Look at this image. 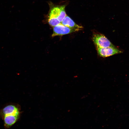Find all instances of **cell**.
<instances>
[{"mask_svg": "<svg viewBox=\"0 0 129 129\" xmlns=\"http://www.w3.org/2000/svg\"><path fill=\"white\" fill-rule=\"evenodd\" d=\"M92 40L97 47H115L105 36L101 33H94Z\"/></svg>", "mask_w": 129, "mask_h": 129, "instance_id": "cell-2", "label": "cell"}, {"mask_svg": "<svg viewBox=\"0 0 129 129\" xmlns=\"http://www.w3.org/2000/svg\"><path fill=\"white\" fill-rule=\"evenodd\" d=\"M50 10L48 18L57 19L61 23L67 15L65 10V5H58L51 2L49 3Z\"/></svg>", "mask_w": 129, "mask_h": 129, "instance_id": "cell-1", "label": "cell"}, {"mask_svg": "<svg viewBox=\"0 0 129 129\" xmlns=\"http://www.w3.org/2000/svg\"><path fill=\"white\" fill-rule=\"evenodd\" d=\"M98 54L100 56L106 57L122 53L123 52L115 47H108L105 48L97 47Z\"/></svg>", "mask_w": 129, "mask_h": 129, "instance_id": "cell-5", "label": "cell"}, {"mask_svg": "<svg viewBox=\"0 0 129 129\" xmlns=\"http://www.w3.org/2000/svg\"><path fill=\"white\" fill-rule=\"evenodd\" d=\"M20 112L9 113L2 115L4 121L5 127L10 128L17 121L19 118Z\"/></svg>", "mask_w": 129, "mask_h": 129, "instance_id": "cell-3", "label": "cell"}, {"mask_svg": "<svg viewBox=\"0 0 129 129\" xmlns=\"http://www.w3.org/2000/svg\"><path fill=\"white\" fill-rule=\"evenodd\" d=\"M62 25L78 31L83 28L82 27L76 24L67 15L61 22Z\"/></svg>", "mask_w": 129, "mask_h": 129, "instance_id": "cell-6", "label": "cell"}, {"mask_svg": "<svg viewBox=\"0 0 129 129\" xmlns=\"http://www.w3.org/2000/svg\"><path fill=\"white\" fill-rule=\"evenodd\" d=\"M75 30L66 27L61 24L53 27V33L52 36H61L76 32Z\"/></svg>", "mask_w": 129, "mask_h": 129, "instance_id": "cell-4", "label": "cell"}]
</instances>
